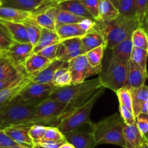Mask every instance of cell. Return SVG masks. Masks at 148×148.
Masks as SVG:
<instances>
[{
    "mask_svg": "<svg viewBox=\"0 0 148 148\" xmlns=\"http://www.w3.org/2000/svg\"><path fill=\"white\" fill-rule=\"evenodd\" d=\"M124 125V120L118 113H114L97 123L90 122L94 146L110 144L125 148Z\"/></svg>",
    "mask_w": 148,
    "mask_h": 148,
    "instance_id": "obj_2",
    "label": "cell"
},
{
    "mask_svg": "<svg viewBox=\"0 0 148 148\" xmlns=\"http://www.w3.org/2000/svg\"><path fill=\"white\" fill-rule=\"evenodd\" d=\"M99 17L97 22L108 23L119 16L118 8L114 5L111 0H98Z\"/></svg>",
    "mask_w": 148,
    "mask_h": 148,
    "instance_id": "obj_24",
    "label": "cell"
},
{
    "mask_svg": "<svg viewBox=\"0 0 148 148\" xmlns=\"http://www.w3.org/2000/svg\"><path fill=\"white\" fill-rule=\"evenodd\" d=\"M133 46L135 47L148 50V35L145 29L143 27H138L134 30L132 36Z\"/></svg>",
    "mask_w": 148,
    "mask_h": 148,
    "instance_id": "obj_34",
    "label": "cell"
},
{
    "mask_svg": "<svg viewBox=\"0 0 148 148\" xmlns=\"http://www.w3.org/2000/svg\"><path fill=\"white\" fill-rule=\"evenodd\" d=\"M59 44H56L51 45V46L45 47L44 49H42L41 51L38 52L41 56L44 57L49 59L50 61L53 60V59H56V55H57V50L59 48Z\"/></svg>",
    "mask_w": 148,
    "mask_h": 148,
    "instance_id": "obj_45",
    "label": "cell"
},
{
    "mask_svg": "<svg viewBox=\"0 0 148 148\" xmlns=\"http://www.w3.org/2000/svg\"><path fill=\"white\" fill-rule=\"evenodd\" d=\"M55 10L56 7L51 6L45 7L33 13L30 20H33L42 28L56 30Z\"/></svg>",
    "mask_w": 148,
    "mask_h": 148,
    "instance_id": "obj_16",
    "label": "cell"
},
{
    "mask_svg": "<svg viewBox=\"0 0 148 148\" xmlns=\"http://www.w3.org/2000/svg\"><path fill=\"white\" fill-rule=\"evenodd\" d=\"M0 49H1V48H0ZM1 50H2V49H1Z\"/></svg>",
    "mask_w": 148,
    "mask_h": 148,
    "instance_id": "obj_57",
    "label": "cell"
},
{
    "mask_svg": "<svg viewBox=\"0 0 148 148\" xmlns=\"http://www.w3.org/2000/svg\"><path fill=\"white\" fill-rule=\"evenodd\" d=\"M128 63L129 62L121 61L111 55L106 68L102 71L98 76L103 86L110 89L114 92L125 86Z\"/></svg>",
    "mask_w": 148,
    "mask_h": 148,
    "instance_id": "obj_5",
    "label": "cell"
},
{
    "mask_svg": "<svg viewBox=\"0 0 148 148\" xmlns=\"http://www.w3.org/2000/svg\"><path fill=\"white\" fill-rule=\"evenodd\" d=\"M52 83L56 87H63L72 85V75L68 68L67 62H65L64 65H62L56 71Z\"/></svg>",
    "mask_w": 148,
    "mask_h": 148,
    "instance_id": "obj_32",
    "label": "cell"
},
{
    "mask_svg": "<svg viewBox=\"0 0 148 148\" xmlns=\"http://www.w3.org/2000/svg\"><path fill=\"white\" fill-rule=\"evenodd\" d=\"M32 77L28 74H23L9 86L0 90V109L12 101L28 84L32 82Z\"/></svg>",
    "mask_w": 148,
    "mask_h": 148,
    "instance_id": "obj_12",
    "label": "cell"
},
{
    "mask_svg": "<svg viewBox=\"0 0 148 148\" xmlns=\"http://www.w3.org/2000/svg\"><path fill=\"white\" fill-rule=\"evenodd\" d=\"M124 136L125 141V148H139L145 141V136L142 134L137 124L124 125Z\"/></svg>",
    "mask_w": 148,
    "mask_h": 148,
    "instance_id": "obj_19",
    "label": "cell"
},
{
    "mask_svg": "<svg viewBox=\"0 0 148 148\" xmlns=\"http://www.w3.org/2000/svg\"><path fill=\"white\" fill-rule=\"evenodd\" d=\"M119 114L126 124L131 125L136 123V118L133 112L121 104H119Z\"/></svg>",
    "mask_w": 148,
    "mask_h": 148,
    "instance_id": "obj_44",
    "label": "cell"
},
{
    "mask_svg": "<svg viewBox=\"0 0 148 148\" xmlns=\"http://www.w3.org/2000/svg\"><path fill=\"white\" fill-rule=\"evenodd\" d=\"M67 107V104L49 97L37 104L36 120L37 124L54 126Z\"/></svg>",
    "mask_w": 148,
    "mask_h": 148,
    "instance_id": "obj_7",
    "label": "cell"
},
{
    "mask_svg": "<svg viewBox=\"0 0 148 148\" xmlns=\"http://www.w3.org/2000/svg\"><path fill=\"white\" fill-rule=\"evenodd\" d=\"M85 54L89 51L101 46L107 47V41L104 35L96 28H92L81 38Z\"/></svg>",
    "mask_w": 148,
    "mask_h": 148,
    "instance_id": "obj_21",
    "label": "cell"
},
{
    "mask_svg": "<svg viewBox=\"0 0 148 148\" xmlns=\"http://www.w3.org/2000/svg\"><path fill=\"white\" fill-rule=\"evenodd\" d=\"M14 42V41L0 27V48L4 52H5L12 46Z\"/></svg>",
    "mask_w": 148,
    "mask_h": 148,
    "instance_id": "obj_46",
    "label": "cell"
},
{
    "mask_svg": "<svg viewBox=\"0 0 148 148\" xmlns=\"http://www.w3.org/2000/svg\"><path fill=\"white\" fill-rule=\"evenodd\" d=\"M48 126L43 124H33L29 130V135L34 143L42 140L47 130Z\"/></svg>",
    "mask_w": 148,
    "mask_h": 148,
    "instance_id": "obj_41",
    "label": "cell"
},
{
    "mask_svg": "<svg viewBox=\"0 0 148 148\" xmlns=\"http://www.w3.org/2000/svg\"><path fill=\"white\" fill-rule=\"evenodd\" d=\"M3 7H12L29 12H36L47 7L46 0H2Z\"/></svg>",
    "mask_w": 148,
    "mask_h": 148,
    "instance_id": "obj_17",
    "label": "cell"
},
{
    "mask_svg": "<svg viewBox=\"0 0 148 148\" xmlns=\"http://www.w3.org/2000/svg\"><path fill=\"white\" fill-rule=\"evenodd\" d=\"M96 23V20H91V19L88 18H85L83 20H82L80 23H78V24H79V26H80V28L82 30H84L86 32H88L89 30H92V28H95Z\"/></svg>",
    "mask_w": 148,
    "mask_h": 148,
    "instance_id": "obj_48",
    "label": "cell"
},
{
    "mask_svg": "<svg viewBox=\"0 0 148 148\" xmlns=\"http://www.w3.org/2000/svg\"><path fill=\"white\" fill-rule=\"evenodd\" d=\"M66 1H69V0H46V4H48V6H51V7H53L56 4Z\"/></svg>",
    "mask_w": 148,
    "mask_h": 148,
    "instance_id": "obj_50",
    "label": "cell"
},
{
    "mask_svg": "<svg viewBox=\"0 0 148 148\" xmlns=\"http://www.w3.org/2000/svg\"><path fill=\"white\" fill-rule=\"evenodd\" d=\"M105 46H101L89 51L85 54L90 65L93 68L102 67V59L104 55Z\"/></svg>",
    "mask_w": 148,
    "mask_h": 148,
    "instance_id": "obj_35",
    "label": "cell"
},
{
    "mask_svg": "<svg viewBox=\"0 0 148 148\" xmlns=\"http://www.w3.org/2000/svg\"><path fill=\"white\" fill-rule=\"evenodd\" d=\"M112 1L113 4L116 6V7L118 8V5H119V0H111Z\"/></svg>",
    "mask_w": 148,
    "mask_h": 148,
    "instance_id": "obj_54",
    "label": "cell"
},
{
    "mask_svg": "<svg viewBox=\"0 0 148 148\" xmlns=\"http://www.w3.org/2000/svg\"><path fill=\"white\" fill-rule=\"evenodd\" d=\"M132 97L133 113L137 118L143 112L148 100V86L146 85L130 89Z\"/></svg>",
    "mask_w": 148,
    "mask_h": 148,
    "instance_id": "obj_22",
    "label": "cell"
},
{
    "mask_svg": "<svg viewBox=\"0 0 148 148\" xmlns=\"http://www.w3.org/2000/svg\"><path fill=\"white\" fill-rule=\"evenodd\" d=\"M140 27L136 17H127L119 15L117 18L108 23L97 22L95 28L105 36L107 48L112 49L123 41L132 38L133 32Z\"/></svg>",
    "mask_w": 148,
    "mask_h": 148,
    "instance_id": "obj_3",
    "label": "cell"
},
{
    "mask_svg": "<svg viewBox=\"0 0 148 148\" xmlns=\"http://www.w3.org/2000/svg\"><path fill=\"white\" fill-rule=\"evenodd\" d=\"M33 12L7 7H0V19L16 23H24L30 20Z\"/></svg>",
    "mask_w": 148,
    "mask_h": 148,
    "instance_id": "obj_25",
    "label": "cell"
},
{
    "mask_svg": "<svg viewBox=\"0 0 148 148\" xmlns=\"http://www.w3.org/2000/svg\"><path fill=\"white\" fill-rule=\"evenodd\" d=\"M117 97H118L119 104L124 105L127 108H128L130 111L133 112L132 107V97L130 89L127 87H123L120 89L116 92Z\"/></svg>",
    "mask_w": 148,
    "mask_h": 148,
    "instance_id": "obj_39",
    "label": "cell"
},
{
    "mask_svg": "<svg viewBox=\"0 0 148 148\" xmlns=\"http://www.w3.org/2000/svg\"><path fill=\"white\" fill-rule=\"evenodd\" d=\"M102 87L103 86L99 78L88 80L80 84L56 87L49 97L67 104V107L54 126H57L71 112L88 102Z\"/></svg>",
    "mask_w": 148,
    "mask_h": 148,
    "instance_id": "obj_1",
    "label": "cell"
},
{
    "mask_svg": "<svg viewBox=\"0 0 148 148\" xmlns=\"http://www.w3.org/2000/svg\"><path fill=\"white\" fill-rule=\"evenodd\" d=\"M65 62L61 59H56L51 61L43 69L39 71L32 77V83H51L55 73L59 68L64 65Z\"/></svg>",
    "mask_w": 148,
    "mask_h": 148,
    "instance_id": "obj_20",
    "label": "cell"
},
{
    "mask_svg": "<svg viewBox=\"0 0 148 148\" xmlns=\"http://www.w3.org/2000/svg\"><path fill=\"white\" fill-rule=\"evenodd\" d=\"M136 124L142 134L145 138L148 133V114L144 113H140L136 118Z\"/></svg>",
    "mask_w": 148,
    "mask_h": 148,
    "instance_id": "obj_43",
    "label": "cell"
},
{
    "mask_svg": "<svg viewBox=\"0 0 148 148\" xmlns=\"http://www.w3.org/2000/svg\"><path fill=\"white\" fill-rule=\"evenodd\" d=\"M118 10L123 15L136 17V0H119Z\"/></svg>",
    "mask_w": 148,
    "mask_h": 148,
    "instance_id": "obj_38",
    "label": "cell"
},
{
    "mask_svg": "<svg viewBox=\"0 0 148 148\" xmlns=\"http://www.w3.org/2000/svg\"><path fill=\"white\" fill-rule=\"evenodd\" d=\"M33 46L30 42H16L7 50L4 52V55L18 69H24V63L27 58L33 52Z\"/></svg>",
    "mask_w": 148,
    "mask_h": 148,
    "instance_id": "obj_10",
    "label": "cell"
},
{
    "mask_svg": "<svg viewBox=\"0 0 148 148\" xmlns=\"http://www.w3.org/2000/svg\"><path fill=\"white\" fill-rule=\"evenodd\" d=\"M145 139H146V140H147V142H148V133H147V136H146Z\"/></svg>",
    "mask_w": 148,
    "mask_h": 148,
    "instance_id": "obj_56",
    "label": "cell"
},
{
    "mask_svg": "<svg viewBox=\"0 0 148 148\" xmlns=\"http://www.w3.org/2000/svg\"><path fill=\"white\" fill-rule=\"evenodd\" d=\"M56 87L52 82H31L17 95V97L26 104H38L49 98Z\"/></svg>",
    "mask_w": 148,
    "mask_h": 148,
    "instance_id": "obj_8",
    "label": "cell"
},
{
    "mask_svg": "<svg viewBox=\"0 0 148 148\" xmlns=\"http://www.w3.org/2000/svg\"><path fill=\"white\" fill-rule=\"evenodd\" d=\"M17 145H20L13 140L9 135H7L4 130L0 129V147L17 146Z\"/></svg>",
    "mask_w": 148,
    "mask_h": 148,
    "instance_id": "obj_47",
    "label": "cell"
},
{
    "mask_svg": "<svg viewBox=\"0 0 148 148\" xmlns=\"http://www.w3.org/2000/svg\"><path fill=\"white\" fill-rule=\"evenodd\" d=\"M148 11V0H136V17L140 27L144 26L145 16Z\"/></svg>",
    "mask_w": 148,
    "mask_h": 148,
    "instance_id": "obj_40",
    "label": "cell"
},
{
    "mask_svg": "<svg viewBox=\"0 0 148 148\" xmlns=\"http://www.w3.org/2000/svg\"><path fill=\"white\" fill-rule=\"evenodd\" d=\"M148 57V50L134 46L132 52L131 60L137 65L143 72L147 74V62Z\"/></svg>",
    "mask_w": 148,
    "mask_h": 148,
    "instance_id": "obj_33",
    "label": "cell"
},
{
    "mask_svg": "<svg viewBox=\"0 0 148 148\" xmlns=\"http://www.w3.org/2000/svg\"><path fill=\"white\" fill-rule=\"evenodd\" d=\"M68 68L71 73L72 84H77L85 81L92 75L100 74L102 72V67L93 68L88 62L85 55H79L69 60Z\"/></svg>",
    "mask_w": 148,
    "mask_h": 148,
    "instance_id": "obj_9",
    "label": "cell"
},
{
    "mask_svg": "<svg viewBox=\"0 0 148 148\" xmlns=\"http://www.w3.org/2000/svg\"><path fill=\"white\" fill-rule=\"evenodd\" d=\"M64 134L66 140L73 145L75 148H93L95 147L92 131H85L77 129Z\"/></svg>",
    "mask_w": 148,
    "mask_h": 148,
    "instance_id": "obj_14",
    "label": "cell"
},
{
    "mask_svg": "<svg viewBox=\"0 0 148 148\" xmlns=\"http://www.w3.org/2000/svg\"><path fill=\"white\" fill-rule=\"evenodd\" d=\"M25 73V72H23V73H20L19 75H17V76L14 77V78H12L10 80H7V81H0V90L6 88V87L9 86L10 85H11L12 83H14L16 80L18 79L21 75H23V74Z\"/></svg>",
    "mask_w": 148,
    "mask_h": 148,
    "instance_id": "obj_49",
    "label": "cell"
},
{
    "mask_svg": "<svg viewBox=\"0 0 148 148\" xmlns=\"http://www.w3.org/2000/svg\"><path fill=\"white\" fill-rule=\"evenodd\" d=\"M60 42L61 39L58 36L56 30H49L47 28H42L40 38H39L36 44L33 46L32 54L38 53L40 51L44 49L45 47H47L51 45L59 44Z\"/></svg>",
    "mask_w": 148,
    "mask_h": 148,
    "instance_id": "obj_26",
    "label": "cell"
},
{
    "mask_svg": "<svg viewBox=\"0 0 148 148\" xmlns=\"http://www.w3.org/2000/svg\"><path fill=\"white\" fill-rule=\"evenodd\" d=\"M85 55L81 38H73L62 41L59 44L56 58L68 62L79 55Z\"/></svg>",
    "mask_w": 148,
    "mask_h": 148,
    "instance_id": "obj_11",
    "label": "cell"
},
{
    "mask_svg": "<svg viewBox=\"0 0 148 148\" xmlns=\"http://www.w3.org/2000/svg\"><path fill=\"white\" fill-rule=\"evenodd\" d=\"M148 78L147 73L143 72L137 65L130 59L128 63L127 83L125 87L129 89H136L145 85L146 79Z\"/></svg>",
    "mask_w": 148,
    "mask_h": 148,
    "instance_id": "obj_18",
    "label": "cell"
},
{
    "mask_svg": "<svg viewBox=\"0 0 148 148\" xmlns=\"http://www.w3.org/2000/svg\"><path fill=\"white\" fill-rule=\"evenodd\" d=\"M42 140L53 142H64L66 138L64 134L56 126H48L47 130L45 133Z\"/></svg>",
    "mask_w": 148,
    "mask_h": 148,
    "instance_id": "obj_37",
    "label": "cell"
},
{
    "mask_svg": "<svg viewBox=\"0 0 148 148\" xmlns=\"http://www.w3.org/2000/svg\"><path fill=\"white\" fill-rule=\"evenodd\" d=\"M23 72L24 69H18L4 54L0 55V81L10 80Z\"/></svg>",
    "mask_w": 148,
    "mask_h": 148,
    "instance_id": "obj_28",
    "label": "cell"
},
{
    "mask_svg": "<svg viewBox=\"0 0 148 148\" xmlns=\"http://www.w3.org/2000/svg\"><path fill=\"white\" fill-rule=\"evenodd\" d=\"M0 27L16 42H29L25 26L23 23H16L0 19Z\"/></svg>",
    "mask_w": 148,
    "mask_h": 148,
    "instance_id": "obj_15",
    "label": "cell"
},
{
    "mask_svg": "<svg viewBox=\"0 0 148 148\" xmlns=\"http://www.w3.org/2000/svg\"><path fill=\"white\" fill-rule=\"evenodd\" d=\"M85 8L89 11L96 21H98L99 17V10H98V0H80Z\"/></svg>",
    "mask_w": 148,
    "mask_h": 148,
    "instance_id": "obj_42",
    "label": "cell"
},
{
    "mask_svg": "<svg viewBox=\"0 0 148 148\" xmlns=\"http://www.w3.org/2000/svg\"><path fill=\"white\" fill-rule=\"evenodd\" d=\"M55 19H56V29L61 26L66 24H75L80 23L85 17H79L75 14L60 10L56 7L55 10Z\"/></svg>",
    "mask_w": 148,
    "mask_h": 148,
    "instance_id": "obj_31",
    "label": "cell"
},
{
    "mask_svg": "<svg viewBox=\"0 0 148 148\" xmlns=\"http://www.w3.org/2000/svg\"><path fill=\"white\" fill-rule=\"evenodd\" d=\"M143 28L145 29L146 32H147V33L148 35V11L147 12V15H146V16H145V19L144 26H143Z\"/></svg>",
    "mask_w": 148,
    "mask_h": 148,
    "instance_id": "obj_52",
    "label": "cell"
},
{
    "mask_svg": "<svg viewBox=\"0 0 148 148\" xmlns=\"http://www.w3.org/2000/svg\"><path fill=\"white\" fill-rule=\"evenodd\" d=\"M139 148H148V142L147 141H145L141 146Z\"/></svg>",
    "mask_w": 148,
    "mask_h": 148,
    "instance_id": "obj_53",
    "label": "cell"
},
{
    "mask_svg": "<svg viewBox=\"0 0 148 148\" xmlns=\"http://www.w3.org/2000/svg\"><path fill=\"white\" fill-rule=\"evenodd\" d=\"M53 7L60 9V10L69 12L79 16V17L95 20L92 15L85 8L80 0H69V1H64V2L56 4Z\"/></svg>",
    "mask_w": 148,
    "mask_h": 148,
    "instance_id": "obj_23",
    "label": "cell"
},
{
    "mask_svg": "<svg viewBox=\"0 0 148 148\" xmlns=\"http://www.w3.org/2000/svg\"><path fill=\"white\" fill-rule=\"evenodd\" d=\"M23 23L25 26L26 32H27V36L28 38L29 42L34 46L40 38L42 28L38 26L36 23H34L30 19L24 22Z\"/></svg>",
    "mask_w": 148,
    "mask_h": 148,
    "instance_id": "obj_36",
    "label": "cell"
},
{
    "mask_svg": "<svg viewBox=\"0 0 148 148\" xmlns=\"http://www.w3.org/2000/svg\"><path fill=\"white\" fill-rule=\"evenodd\" d=\"M51 61L39 54H31L24 63V70L27 74L34 75L45 68Z\"/></svg>",
    "mask_w": 148,
    "mask_h": 148,
    "instance_id": "obj_27",
    "label": "cell"
},
{
    "mask_svg": "<svg viewBox=\"0 0 148 148\" xmlns=\"http://www.w3.org/2000/svg\"><path fill=\"white\" fill-rule=\"evenodd\" d=\"M59 148H75V147L73 145H72L71 143L68 142L67 141H66V142H64V143H62Z\"/></svg>",
    "mask_w": 148,
    "mask_h": 148,
    "instance_id": "obj_51",
    "label": "cell"
},
{
    "mask_svg": "<svg viewBox=\"0 0 148 148\" xmlns=\"http://www.w3.org/2000/svg\"><path fill=\"white\" fill-rule=\"evenodd\" d=\"M104 89L105 87H102L98 90L88 102L71 112L56 127L59 128L63 133H66L79 129L85 123H89V117L92 107L97 100L103 94Z\"/></svg>",
    "mask_w": 148,
    "mask_h": 148,
    "instance_id": "obj_6",
    "label": "cell"
},
{
    "mask_svg": "<svg viewBox=\"0 0 148 148\" xmlns=\"http://www.w3.org/2000/svg\"><path fill=\"white\" fill-rule=\"evenodd\" d=\"M3 5V1L2 0H0V7H1V6Z\"/></svg>",
    "mask_w": 148,
    "mask_h": 148,
    "instance_id": "obj_55",
    "label": "cell"
},
{
    "mask_svg": "<svg viewBox=\"0 0 148 148\" xmlns=\"http://www.w3.org/2000/svg\"><path fill=\"white\" fill-rule=\"evenodd\" d=\"M134 46H133L132 38L127 39L123 41L121 43L117 44L112 50V56L117 59L124 62H129L131 59L132 52Z\"/></svg>",
    "mask_w": 148,
    "mask_h": 148,
    "instance_id": "obj_30",
    "label": "cell"
},
{
    "mask_svg": "<svg viewBox=\"0 0 148 148\" xmlns=\"http://www.w3.org/2000/svg\"><path fill=\"white\" fill-rule=\"evenodd\" d=\"M56 31L60 38L61 41L73 38H82L88 33L82 30L78 23L63 25L56 28Z\"/></svg>",
    "mask_w": 148,
    "mask_h": 148,
    "instance_id": "obj_29",
    "label": "cell"
},
{
    "mask_svg": "<svg viewBox=\"0 0 148 148\" xmlns=\"http://www.w3.org/2000/svg\"><path fill=\"white\" fill-rule=\"evenodd\" d=\"M37 104L23 102L17 97L0 109V129L12 126L37 124L36 110Z\"/></svg>",
    "mask_w": 148,
    "mask_h": 148,
    "instance_id": "obj_4",
    "label": "cell"
},
{
    "mask_svg": "<svg viewBox=\"0 0 148 148\" xmlns=\"http://www.w3.org/2000/svg\"><path fill=\"white\" fill-rule=\"evenodd\" d=\"M33 125L12 126L4 129L5 133L20 146L35 148V144L29 135V130Z\"/></svg>",
    "mask_w": 148,
    "mask_h": 148,
    "instance_id": "obj_13",
    "label": "cell"
}]
</instances>
